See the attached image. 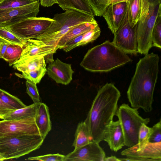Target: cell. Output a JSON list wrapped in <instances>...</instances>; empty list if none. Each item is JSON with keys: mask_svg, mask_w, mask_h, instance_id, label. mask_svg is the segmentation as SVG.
<instances>
[{"mask_svg": "<svg viewBox=\"0 0 161 161\" xmlns=\"http://www.w3.org/2000/svg\"><path fill=\"white\" fill-rule=\"evenodd\" d=\"M159 57L152 53L136 64L134 75L127 92L131 107L148 112L153 109V94L159 71Z\"/></svg>", "mask_w": 161, "mask_h": 161, "instance_id": "1", "label": "cell"}, {"mask_svg": "<svg viewBox=\"0 0 161 161\" xmlns=\"http://www.w3.org/2000/svg\"><path fill=\"white\" fill-rule=\"evenodd\" d=\"M120 96L119 90L111 83H106L98 91L84 120L93 141L99 143L103 141L104 131L113 121Z\"/></svg>", "mask_w": 161, "mask_h": 161, "instance_id": "2", "label": "cell"}, {"mask_svg": "<svg viewBox=\"0 0 161 161\" xmlns=\"http://www.w3.org/2000/svg\"><path fill=\"white\" fill-rule=\"evenodd\" d=\"M131 59L112 42L106 41L89 49L80 64L94 72H108L130 62Z\"/></svg>", "mask_w": 161, "mask_h": 161, "instance_id": "3", "label": "cell"}, {"mask_svg": "<svg viewBox=\"0 0 161 161\" xmlns=\"http://www.w3.org/2000/svg\"><path fill=\"white\" fill-rule=\"evenodd\" d=\"M140 11L136 29L137 52L147 54L153 47L152 35L158 17L161 15V0H140Z\"/></svg>", "mask_w": 161, "mask_h": 161, "instance_id": "4", "label": "cell"}, {"mask_svg": "<svg viewBox=\"0 0 161 161\" xmlns=\"http://www.w3.org/2000/svg\"><path fill=\"white\" fill-rule=\"evenodd\" d=\"M53 19L55 21L48 29L36 39L57 47L60 40L75 26L84 23H97L94 16L70 9L55 14Z\"/></svg>", "mask_w": 161, "mask_h": 161, "instance_id": "5", "label": "cell"}, {"mask_svg": "<svg viewBox=\"0 0 161 161\" xmlns=\"http://www.w3.org/2000/svg\"><path fill=\"white\" fill-rule=\"evenodd\" d=\"M44 141L40 135L0 137V154L6 160L17 159L38 149Z\"/></svg>", "mask_w": 161, "mask_h": 161, "instance_id": "6", "label": "cell"}, {"mask_svg": "<svg viewBox=\"0 0 161 161\" xmlns=\"http://www.w3.org/2000/svg\"><path fill=\"white\" fill-rule=\"evenodd\" d=\"M138 109L123 103L117 109L115 114L123 131L125 146L128 147L137 143L140 127L143 124L147 125L150 121L149 118H143L139 115Z\"/></svg>", "mask_w": 161, "mask_h": 161, "instance_id": "7", "label": "cell"}, {"mask_svg": "<svg viewBox=\"0 0 161 161\" xmlns=\"http://www.w3.org/2000/svg\"><path fill=\"white\" fill-rule=\"evenodd\" d=\"M54 21L49 18L36 17L4 27L23 39H36L45 33Z\"/></svg>", "mask_w": 161, "mask_h": 161, "instance_id": "8", "label": "cell"}, {"mask_svg": "<svg viewBox=\"0 0 161 161\" xmlns=\"http://www.w3.org/2000/svg\"><path fill=\"white\" fill-rule=\"evenodd\" d=\"M35 117V116L19 119L0 120V137L41 135L36 124Z\"/></svg>", "mask_w": 161, "mask_h": 161, "instance_id": "9", "label": "cell"}, {"mask_svg": "<svg viewBox=\"0 0 161 161\" xmlns=\"http://www.w3.org/2000/svg\"><path fill=\"white\" fill-rule=\"evenodd\" d=\"M112 43L126 53L136 54L137 52V40L136 29L130 25L125 12L122 22L114 34Z\"/></svg>", "mask_w": 161, "mask_h": 161, "instance_id": "10", "label": "cell"}, {"mask_svg": "<svg viewBox=\"0 0 161 161\" xmlns=\"http://www.w3.org/2000/svg\"><path fill=\"white\" fill-rule=\"evenodd\" d=\"M39 0L23 6L0 11V26L5 27L25 19L36 17L39 11Z\"/></svg>", "mask_w": 161, "mask_h": 161, "instance_id": "11", "label": "cell"}, {"mask_svg": "<svg viewBox=\"0 0 161 161\" xmlns=\"http://www.w3.org/2000/svg\"><path fill=\"white\" fill-rule=\"evenodd\" d=\"M58 49L57 46L47 44L37 39H28L23 46L21 56L17 62L35 57H44L45 59L47 58V63H49L54 60L53 58L49 56L53 57V54Z\"/></svg>", "mask_w": 161, "mask_h": 161, "instance_id": "12", "label": "cell"}, {"mask_svg": "<svg viewBox=\"0 0 161 161\" xmlns=\"http://www.w3.org/2000/svg\"><path fill=\"white\" fill-rule=\"evenodd\" d=\"M105 153L99 143L92 141L75 148L65 156L64 161H104Z\"/></svg>", "mask_w": 161, "mask_h": 161, "instance_id": "13", "label": "cell"}, {"mask_svg": "<svg viewBox=\"0 0 161 161\" xmlns=\"http://www.w3.org/2000/svg\"><path fill=\"white\" fill-rule=\"evenodd\" d=\"M121 154L125 156L129 161H161V142H149L137 150L128 147L123 150Z\"/></svg>", "mask_w": 161, "mask_h": 161, "instance_id": "14", "label": "cell"}, {"mask_svg": "<svg viewBox=\"0 0 161 161\" xmlns=\"http://www.w3.org/2000/svg\"><path fill=\"white\" fill-rule=\"evenodd\" d=\"M47 70L48 76L57 83L66 85L72 80L74 72L70 64L63 62L58 58L49 63Z\"/></svg>", "mask_w": 161, "mask_h": 161, "instance_id": "15", "label": "cell"}, {"mask_svg": "<svg viewBox=\"0 0 161 161\" xmlns=\"http://www.w3.org/2000/svg\"><path fill=\"white\" fill-rule=\"evenodd\" d=\"M126 4V3H120L109 4L102 15L113 34L118 30L122 22L125 14Z\"/></svg>", "mask_w": 161, "mask_h": 161, "instance_id": "16", "label": "cell"}, {"mask_svg": "<svg viewBox=\"0 0 161 161\" xmlns=\"http://www.w3.org/2000/svg\"><path fill=\"white\" fill-rule=\"evenodd\" d=\"M103 140L108 143L110 149L115 152L125 146L124 135L119 120L113 121L108 126L104 133Z\"/></svg>", "mask_w": 161, "mask_h": 161, "instance_id": "17", "label": "cell"}, {"mask_svg": "<svg viewBox=\"0 0 161 161\" xmlns=\"http://www.w3.org/2000/svg\"><path fill=\"white\" fill-rule=\"evenodd\" d=\"M35 118L40 133L44 140L52 129L49 108L45 103H40Z\"/></svg>", "mask_w": 161, "mask_h": 161, "instance_id": "18", "label": "cell"}, {"mask_svg": "<svg viewBox=\"0 0 161 161\" xmlns=\"http://www.w3.org/2000/svg\"><path fill=\"white\" fill-rule=\"evenodd\" d=\"M13 67L23 73L46 68V61L44 57L29 58L16 62Z\"/></svg>", "mask_w": 161, "mask_h": 161, "instance_id": "19", "label": "cell"}, {"mask_svg": "<svg viewBox=\"0 0 161 161\" xmlns=\"http://www.w3.org/2000/svg\"><path fill=\"white\" fill-rule=\"evenodd\" d=\"M57 4L63 10H73L94 16L86 0H57Z\"/></svg>", "mask_w": 161, "mask_h": 161, "instance_id": "20", "label": "cell"}, {"mask_svg": "<svg viewBox=\"0 0 161 161\" xmlns=\"http://www.w3.org/2000/svg\"><path fill=\"white\" fill-rule=\"evenodd\" d=\"M93 141L89 128L85 122L78 123L75 133V139L72 146L76 148Z\"/></svg>", "mask_w": 161, "mask_h": 161, "instance_id": "21", "label": "cell"}, {"mask_svg": "<svg viewBox=\"0 0 161 161\" xmlns=\"http://www.w3.org/2000/svg\"><path fill=\"white\" fill-rule=\"evenodd\" d=\"M96 23H84L76 25L65 34L59 41L57 45L58 49H62L69 41L86 32L95 26Z\"/></svg>", "mask_w": 161, "mask_h": 161, "instance_id": "22", "label": "cell"}, {"mask_svg": "<svg viewBox=\"0 0 161 161\" xmlns=\"http://www.w3.org/2000/svg\"><path fill=\"white\" fill-rule=\"evenodd\" d=\"M40 103H33L24 108L13 110L8 114L3 119L16 120L35 117Z\"/></svg>", "mask_w": 161, "mask_h": 161, "instance_id": "23", "label": "cell"}, {"mask_svg": "<svg viewBox=\"0 0 161 161\" xmlns=\"http://www.w3.org/2000/svg\"><path fill=\"white\" fill-rule=\"evenodd\" d=\"M126 11L129 23L132 28L137 23L140 14V0H129L126 3Z\"/></svg>", "mask_w": 161, "mask_h": 161, "instance_id": "24", "label": "cell"}, {"mask_svg": "<svg viewBox=\"0 0 161 161\" xmlns=\"http://www.w3.org/2000/svg\"><path fill=\"white\" fill-rule=\"evenodd\" d=\"M23 50V46L17 44H9L2 58L11 66L20 58Z\"/></svg>", "mask_w": 161, "mask_h": 161, "instance_id": "25", "label": "cell"}, {"mask_svg": "<svg viewBox=\"0 0 161 161\" xmlns=\"http://www.w3.org/2000/svg\"><path fill=\"white\" fill-rule=\"evenodd\" d=\"M26 40L18 37L4 27L0 26V42L23 46Z\"/></svg>", "mask_w": 161, "mask_h": 161, "instance_id": "26", "label": "cell"}, {"mask_svg": "<svg viewBox=\"0 0 161 161\" xmlns=\"http://www.w3.org/2000/svg\"><path fill=\"white\" fill-rule=\"evenodd\" d=\"M0 99L14 109L23 108L27 106L19 98L0 88Z\"/></svg>", "mask_w": 161, "mask_h": 161, "instance_id": "27", "label": "cell"}, {"mask_svg": "<svg viewBox=\"0 0 161 161\" xmlns=\"http://www.w3.org/2000/svg\"><path fill=\"white\" fill-rule=\"evenodd\" d=\"M152 131V128L147 126L145 124H143L139 130L137 143L130 147L133 149L137 150L145 146L149 142L148 140Z\"/></svg>", "mask_w": 161, "mask_h": 161, "instance_id": "28", "label": "cell"}, {"mask_svg": "<svg viewBox=\"0 0 161 161\" xmlns=\"http://www.w3.org/2000/svg\"><path fill=\"white\" fill-rule=\"evenodd\" d=\"M47 71V68H45L23 72L21 74L15 73V75L19 77L24 78L37 84L40 82L46 73Z\"/></svg>", "mask_w": 161, "mask_h": 161, "instance_id": "29", "label": "cell"}, {"mask_svg": "<svg viewBox=\"0 0 161 161\" xmlns=\"http://www.w3.org/2000/svg\"><path fill=\"white\" fill-rule=\"evenodd\" d=\"M37 0H0V11L23 6Z\"/></svg>", "mask_w": 161, "mask_h": 161, "instance_id": "30", "label": "cell"}, {"mask_svg": "<svg viewBox=\"0 0 161 161\" xmlns=\"http://www.w3.org/2000/svg\"><path fill=\"white\" fill-rule=\"evenodd\" d=\"M101 30L98 24L94 27L82 34V39L77 47L85 45L96 40L100 36Z\"/></svg>", "mask_w": 161, "mask_h": 161, "instance_id": "31", "label": "cell"}, {"mask_svg": "<svg viewBox=\"0 0 161 161\" xmlns=\"http://www.w3.org/2000/svg\"><path fill=\"white\" fill-rule=\"evenodd\" d=\"M94 15L102 16L110 0H86Z\"/></svg>", "mask_w": 161, "mask_h": 161, "instance_id": "32", "label": "cell"}, {"mask_svg": "<svg viewBox=\"0 0 161 161\" xmlns=\"http://www.w3.org/2000/svg\"><path fill=\"white\" fill-rule=\"evenodd\" d=\"M161 15L157 19L152 31V46L161 47Z\"/></svg>", "mask_w": 161, "mask_h": 161, "instance_id": "33", "label": "cell"}, {"mask_svg": "<svg viewBox=\"0 0 161 161\" xmlns=\"http://www.w3.org/2000/svg\"><path fill=\"white\" fill-rule=\"evenodd\" d=\"M26 92L34 103H40L42 101L37 87L36 84L29 80L25 82Z\"/></svg>", "mask_w": 161, "mask_h": 161, "instance_id": "34", "label": "cell"}, {"mask_svg": "<svg viewBox=\"0 0 161 161\" xmlns=\"http://www.w3.org/2000/svg\"><path fill=\"white\" fill-rule=\"evenodd\" d=\"M65 156L58 153L49 154L45 155L28 158V160L41 161H64Z\"/></svg>", "mask_w": 161, "mask_h": 161, "instance_id": "35", "label": "cell"}, {"mask_svg": "<svg viewBox=\"0 0 161 161\" xmlns=\"http://www.w3.org/2000/svg\"><path fill=\"white\" fill-rule=\"evenodd\" d=\"M152 131L148 140L150 143L161 142V120L152 127Z\"/></svg>", "mask_w": 161, "mask_h": 161, "instance_id": "36", "label": "cell"}, {"mask_svg": "<svg viewBox=\"0 0 161 161\" xmlns=\"http://www.w3.org/2000/svg\"><path fill=\"white\" fill-rule=\"evenodd\" d=\"M14 110L15 109L4 103L0 99V119H3L8 114Z\"/></svg>", "mask_w": 161, "mask_h": 161, "instance_id": "37", "label": "cell"}, {"mask_svg": "<svg viewBox=\"0 0 161 161\" xmlns=\"http://www.w3.org/2000/svg\"><path fill=\"white\" fill-rule=\"evenodd\" d=\"M41 5L45 7H51L57 3V0H40Z\"/></svg>", "mask_w": 161, "mask_h": 161, "instance_id": "38", "label": "cell"}, {"mask_svg": "<svg viewBox=\"0 0 161 161\" xmlns=\"http://www.w3.org/2000/svg\"><path fill=\"white\" fill-rule=\"evenodd\" d=\"M9 44L3 42H0V58H2Z\"/></svg>", "mask_w": 161, "mask_h": 161, "instance_id": "39", "label": "cell"}, {"mask_svg": "<svg viewBox=\"0 0 161 161\" xmlns=\"http://www.w3.org/2000/svg\"><path fill=\"white\" fill-rule=\"evenodd\" d=\"M104 161H120L119 158L115 156H111L106 157L104 158Z\"/></svg>", "mask_w": 161, "mask_h": 161, "instance_id": "40", "label": "cell"}, {"mask_svg": "<svg viewBox=\"0 0 161 161\" xmlns=\"http://www.w3.org/2000/svg\"><path fill=\"white\" fill-rule=\"evenodd\" d=\"M129 0H110L108 3L109 4H115L120 3H126Z\"/></svg>", "mask_w": 161, "mask_h": 161, "instance_id": "41", "label": "cell"}, {"mask_svg": "<svg viewBox=\"0 0 161 161\" xmlns=\"http://www.w3.org/2000/svg\"><path fill=\"white\" fill-rule=\"evenodd\" d=\"M6 159L2 155L0 154V161L6 160Z\"/></svg>", "mask_w": 161, "mask_h": 161, "instance_id": "42", "label": "cell"}]
</instances>
